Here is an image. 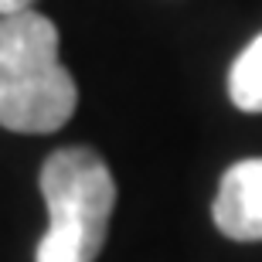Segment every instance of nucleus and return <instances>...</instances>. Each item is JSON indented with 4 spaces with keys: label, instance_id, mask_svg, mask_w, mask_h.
Here are the masks:
<instances>
[{
    "label": "nucleus",
    "instance_id": "1",
    "mask_svg": "<svg viewBox=\"0 0 262 262\" xmlns=\"http://www.w3.org/2000/svg\"><path fill=\"white\" fill-rule=\"evenodd\" d=\"M75 106L78 89L58 58V28L38 10L0 17V126L55 133Z\"/></svg>",
    "mask_w": 262,
    "mask_h": 262
},
{
    "label": "nucleus",
    "instance_id": "4",
    "mask_svg": "<svg viewBox=\"0 0 262 262\" xmlns=\"http://www.w3.org/2000/svg\"><path fill=\"white\" fill-rule=\"evenodd\" d=\"M228 96L242 113H262V34L235 58L228 72Z\"/></svg>",
    "mask_w": 262,
    "mask_h": 262
},
{
    "label": "nucleus",
    "instance_id": "3",
    "mask_svg": "<svg viewBox=\"0 0 262 262\" xmlns=\"http://www.w3.org/2000/svg\"><path fill=\"white\" fill-rule=\"evenodd\" d=\"M211 214L222 235L235 242H262V157L238 160L225 170Z\"/></svg>",
    "mask_w": 262,
    "mask_h": 262
},
{
    "label": "nucleus",
    "instance_id": "2",
    "mask_svg": "<svg viewBox=\"0 0 262 262\" xmlns=\"http://www.w3.org/2000/svg\"><path fill=\"white\" fill-rule=\"evenodd\" d=\"M48 232L34 262H96L116 208L113 170L92 146H61L41 167Z\"/></svg>",
    "mask_w": 262,
    "mask_h": 262
},
{
    "label": "nucleus",
    "instance_id": "5",
    "mask_svg": "<svg viewBox=\"0 0 262 262\" xmlns=\"http://www.w3.org/2000/svg\"><path fill=\"white\" fill-rule=\"evenodd\" d=\"M34 0H0V17H7V14H20V10H31Z\"/></svg>",
    "mask_w": 262,
    "mask_h": 262
}]
</instances>
